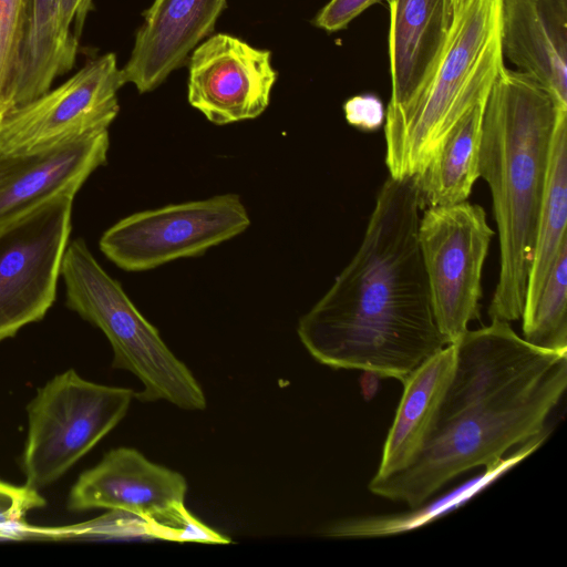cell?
I'll return each instance as SVG.
<instances>
[{
	"mask_svg": "<svg viewBox=\"0 0 567 567\" xmlns=\"http://www.w3.org/2000/svg\"><path fill=\"white\" fill-rule=\"evenodd\" d=\"M360 377V386L362 395L365 400L372 399L379 389V374L371 371H362Z\"/></svg>",
	"mask_w": 567,
	"mask_h": 567,
	"instance_id": "obj_29",
	"label": "cell"
},
{
	"mask_svg": "<svg viewBox=\"0 0 567 567\" xmlns=\"http://www.w3.org/2000/svg\"><path fill=\"white\" fill-rule=\"evenodd\" d=\"M420 210L413 178L389 176L355 255L299 319L298 337L319 363L403 382L449 344L432 310Z\"/></svg>",
	"mask_w": 567,
	"mask_h": 567,
	"instance_id": "obj_1",
	"label": "cell"
},
{
	"mask_svg": "<svg viewBox=\"0 0 567 567\" xmlns=\"http://www.w3.org/2000/svg\"><path fill=\"white\" fill-rule=\"evenodd\" d=\"M187 482L173 470L147 460L132 447L109 451L73 484L68 508H105L134 515L177 542L229 543L202 524L185 507Z\"/></svg>",
	"mask_w": 567,
	"mask_h": 567,
	"instance_id": "obj_8",
	"label": "cell"
},
{
	"mask_svg": "<svg viewBox=\"0 0 567 567\" xmlns=\"http://www.w3.org/2000/svg\"><path fill=\"white\" fill-rule=\"evenodd\" d=\"M187 62L188 103L209 122L252 120L268 107L277 80L269 50L217 33L200 42Z\"/></svg>",
	"mask_w": 567,
	"mask_h": 567,
	"instance_id": "obj_13",
	"label": "cell"
},
{
	"mask_svg": "<svg viewBox=\"0 0 567 567\" xmlns=\"http://www.w3.org/2000/svg\"><path fill=\"white\" fill-rule=\"evenodd\" d=\"M455 349L454 372L435 425L474 404L535 385L567 358V351L528 343L508 321L498 319L477 330H467Z\"/></svg>",
	"mask_w": 567,
	"mask_h": 567,
	"instance_id": "obj_12",
	"label": "cell"
},
{
	"mask_svg": "<svg viewBox=\"0 0 567 567\" xmlns=\"http://www.w3.org/2000/svg\"><path fill=\"white\" fill-rule=\"evenodd\" d=\"M499 14L501 0H467L429 79L408 103L385 110L390 177L420 174L458 121L488 94L505 68Z\"/></svg>",
	"mask_w": 567,
	"mask_h": 567,
	"instance_id": "obj_3",
	"label": "cell"
},
{
	"mask_svg": "<svg viewBox=\"0 0 567 567\" xmlns=\"http://www.w3.org/2000/svg\"><path fill=\"white\" fill-rule=\"evenodd\" d=\"M560 1H567V0H560Z\"/></svg>",
	"mask_w": 567,
	"mask_h": 567,
	"instance_id": "obj_31",
	"label": "cell"
},
{
	"mask_svg": "<svg viewBox=\"0 0 567 567\" xmlns=\"http://www.w3.org/2000/svg\"><path fill=\"white\" fill-rule=\"evenodd\" d=\"M226 7L227 0H154L121 69L124 84L140 93L157 89L213 33Z\"/></svg>",
	"mask_w": 567,
	"mask_h": 567,
	"instance_id": "obj_15",
	"label": "cell"
},
{
	"mask_svg": "<svg viewBox=\"0 0 567 567\" xmlns=\"http://www.w3.org/2000/svg\"><path fill=\"white\" fill-rule=\"evenodd\" d=\"M499 40L504 59L567 106V25L550 21L539 0H501Z\"/></svg>",
	"mask_w": 567,
	"mask_h": 567,
	"instance_id": "obj_18",
	"label": "cell"
},
{
	"mask_svg": "<svg viewBox=\"0 0 567 567\" xmlns=\"http://www.w3.org/2000/svg\"><path fill=\"white\" fill-rule=\"evenodd\" d=\"M382 0H330L316 16V27L328 32L346 29L371 6Z\"/></svg>",
	"mask_w": 567,
	"mask_h": 567,
	"instance_id": "obj_27",
	"label": "cell"
},
{
	"mask_svg": "<svg viewBox=\"0 0 567 567\" xmlns=\"http://www.w3.org/2000/svg\"><path fill=\"white\" fill-rule=\"evenodd\" d=\"M124 85L114 53L89 60L55 89L14 109L0 122V155L54 146L109 130Z\"/></svg>",
	"mask_w": 567,
	"mask_h": 567,
	"instance_id": "obj_11",
	"label": "cell"
},
{
	"mask_svg": "<svg viewBox=\"0 0 567 567\" xmlns=\"http://www.w3.org/2000/svg\"><path fill=\"white\" fill-rule=\"evenodd\" d=\"M61 276L66 306L99 328L112 350V367L133 373L143 390L142 402L167 401L189 411L205 410L202 385L187 365L166 346L158 330L138 311L97 262L82 238L65 249Z\"/></svg>",
	"mask_w": 567,
	"mask_h": 567,
	"instance_id": "obj_5",
	"label": "cell"
},
{
	"mask_svg": "<svg viewBox=\"0 0 567 567\" xmlns=\"http://www.w3.org/2000/svg\"><path fill=\"white\" fill-rule=\"evenodd\" d=\"M487 95L446 135L426 167L413 176L421 209L467 200L480 177V147Z\"/></svg>",
	"mask_w": 567,
	"mask_h": 567,
	"instance_id": "obj_19",
	"label": "cell"
},
{
	"mask_svg": "<svg viewBox=\"0 0 567 567\" xmlns=\"http://www.w3.org/2000/svg\"><path fill=\"white\" fill-rule=\"evenodd\" d=\"M547 435V433L539 435L520 445L511 455L484 466V471L481 474L441 497L411 507L410 511L403 513L344 518L329 525L322 534L328 537L338 538H368L391 536L419 528L457 508L480 493L493 481L537 450Z\"/></svg>",
	"mask_w": 567,
	"mask_h": 567,
	"instance_id": "obj_20",
	"label": "cell"
},
{
	"mask_svg": "<svg viewBox=\"0 0 567 567\" xmlns=\"http://www.w3.org/2000/svg\"><path fill=\"white\" fill-rule=\"evenodd\" d=\"M44 505L45 499L38 489L0 480V540L28 537V513Z\"/></svg>",
	"mask_w": 567,
	"mask_h": 567,
	"instance_id": "obj_25",
	"label": "cell"
},
{
	"mask_svg": "<svg viewBox=\"0 0 567 567\" xmlns=\"http://www.w3.org/2000/svg\"><path fill=\"white\" fill-rule=\"evenodd\" d=\"M78 51L60 37L55 0H31V16L21 54L14 109L51 89L53 81L69 72Z\"/></svg>",
	"mask_w": 567,
	"mask_h": 567,
	"instance_id": "obj_22",
	"label": "cell"
},
{
	"mask_svg": "<svg viewBox=\"0 0 567 567\" xmlns=\"http://www.w3.org/2000/svg\"><path fill=\"white\" fill-rule=\"evenodd\" d=\"M494 235L484 208L467 200L427 207L420 218L417 241L432 310L449 344L480 318L482 271Z\"/></svg>",
	"mask_w": 567,
	"mask_h": 567,
	"instance_id": "obj_7",
	"label": "cell"
},
{
	"mask_svg": "<svg viewBox=\"0 0 567 567\" xmlns=\"http://www.w3.org/2000/svg\"><path fill=\"white\" fill-rule=\"evenodd\" d=\"M343 111L348 123L362 131L378 130L385 118L381 100L372 94L352 96L344 103Z\"/></svg>",
	"mask_w": 567,
	"mask_h": 567,
	"instance_id": "obj_28",
	"label": "cell"
},
{
	"mask_svg": "<svg viewBox=\"0 0 567 567\" xmlns=\"http://www.w3.org/2000/svg\"><path fill=\"white\" fill-rule=\"evenodd\" d=\"M467 0H452L454 19L456 14L462 10Z\"/></svg>",
	"mask_w": 567,
	"mask_h": 567,
	"instance_id": "obj_30",
	"label": "cell"
},
{
	"mask_svg": "<svg viewBox=\"0 0 567 567\" xmlns=\"http://www.w3.org/2000/svg\"><path fill=\"white\" fill-rule=\"evenodd\" d=\"M388 3L391 97L408 103L437 64L454 22L452 0H382Z\"/></svg>",
	"mask_w": 567,
	"mask_h": 567,
	"instance_id": "obj_16",
	"label": "cell"
},
{
	"mask_svg": "<svg viewBox=\"0 0 567 567\" xmlns=\"http://www.w3.org/2000/svg\"><path fill=\"white\" fill-rule=\"evenodd\" d=\"M109 130L47 148L0 155V228L62 193L76 194L107 161Z\"/></svg>",
	"mask_w": 567,
	"mask_h": 567,
	"instance_id": "obj_14",
	"label": "cell"
},
{
	"mask_svg": "<svg viewBox=\"0 0 567 567\" xmlns=\"http://www.w3.org/2000/svg\"><path fill=\"white\" fill-rule=\"evenodd\" d=\"M455 344H447L420 364L402 383L403 394L373 477L383 478L411 465L435 426L455 367Z\"/></svg>",
	"mask_w": 567,
	"mask_h": 567,
	"instance_id": "obj_17",
	"label": "cell"
},
{
	"mask_svg": "<svg viewBox=\"0 0 567 567\" xmlns=\"http://www.w3.org/2000/svg\"><path fill=\"white\" fill-rule=\"evenodd\" d=\"M133 398L130 388L95 383L73 369L39 388L27 406L25 485L39 491L58 481L123 420Z\"/></svg>",
	"mask_w": 567,
	"mask_h": 567,
	"instance_id": "obj_6",
	"label": "cell"
},
{
	"mask_svg": "<svg viewBox=\"0 0 567 567\" xmlns=\"http://www.w3.org/2000/svg\"><path fill=\"white\" fill-rule=\"evenodd\" d=\"M567 110L557 118L527 279L523 312L538 298L561 245L567 241Z\"/></svg>",
	"mask_w": 567,
	"mask_h": 567,
	"instance_id": "obj_21",
	"label": "cell"
},
{
	"mask_svg": "<svg viewBox=\"0 0 567 567\" xmlns=\"http://www.w3.org/2000/svg\"><path fill=\"white\" fill-rule=\"evenodd\" d=\"M56 24L63 42L79 50L80 38L93 0H55Z\"/></svg>",
	"mask_w": 567,
	"mask_h": 567,
	"instance_id": "obj_26",
	"label": "cell"
},
{
	"mask_svg": "<svg viewBox=\"0 0 567 567\" xmlns=\"http://www.w3.org/2000/svg\"><path fill=\"white\" fill-rule=\"evenodd\" d=\"M30 16L31 0H0V122L14 109Z\"/></svg>",
	"mask_w": 567,
	"mask_h": 567,
	"instance_id": "obj_24",
	"label": "cell"
},
{
	"mask_svg": "<svg viewBox=\"0 0 567 567\" xmlns=\"http://www.w3.org/2000/svg\"><path fill=\"white\" fill-rule=\"evenodd\" d=\"M74 193H62L0 228V341L40 321L56 296Z\"/></svg>",
	"mask_w": 567,
	"mask_h": 567,
	"instance_id": "obj_10",
	"label": "cell"
},
{
	"mask_svg": "<svg viewBox=\"0 0 567 567\" xmlns=\"http://www.w3.org/2000/svg\"><path fill=\"white\" fill-rule=\"evenodd\" d=\"M567 110L534 79L502 70L486 99L480 177L487 183L499 241L491 320L520 319L555 125Z\"/></svg>",
	"mask_w": 567,
	"mask_h": 567,
	"instance_id": "obj_2",
	"label": "cell"
},
{
	"mask_svg": "<svg viewBox=\"0 0 567 567\" xmlns=\"http://www.w3.org/2000/svg\"><path fill=\"white\" fill-rule=\"evenodd\" d=\"M520 318L525 341L546 350L567 351V241L534 306Z\"/></svg>",
	"mask_w": 567,
	"mask_h": 567,
	"instance_id": "obj_23",
	"label": "cell"
},
{
	"mask_svg": "<svg viewBox=\"0 0 567 567\" xmlns=\"http://www.w3.org/2000/svg\"><path fill=\"white\" fill-rule=\"evenodd\" d=\"M249 225L240 197L224 194L132 214L104 231L100 249L123 270L144 271L200 256Z\"/></svg>",
	"mask_w": 567,
	"mask_h": 567,
	"instance_id": "obj_9",
	"label": "cell"
},
{
	"mask_svg": "<svg viewBox=\"0 0 567 567\" xmlns=\"http://www.w3.org/2000/svg\"><path fill=\"white\" fill-rule=\"evenodd\" d=\"M567 388V358L535 385L474 404L436 424L416 460L369 489L409 507L429 501L443 485L477 466H487L518 444L543 435Z\"/></svg>",
	"mask_w": 567,
	"mask_h": 567,
	"instance_id": "obj_4",
	"label": "cell"
}]
</instances>
